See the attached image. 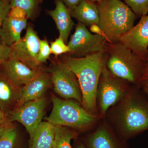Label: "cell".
<instances>
[{"mask_svg":"<svg viewBox=\"0 0 148 148\" xmlns=\"http://www.w3.org/2000/svg\"><path fill=\"white\" fill-rule=\"evenodd\" d=\"M11 122L8 118V115L0 107V124Z\"/></svg>","mask_w":148,"mask_h":148,"instance_id":"cell-33","label":"cell"},{"mask_svg":"<svg viewBox=\"0 0 148 148\" xmlns=\"http://www.w3.org/2000/svg\"><path fill=\"white\" fill-rule=\"evenodd\" d=\"M52 85L50 73L40 68L38 69L34 78L22 86L20 99L14 109L28 101L42 97Z\"/></svg>","mask_w":148,"mask_h":148,"instance_id":"cell-13","label":"cell"},{"mask_svg":"<svg viewBox=\"0 0 148 148\" xmlns=\"http://www.w3.org/2000/svg\"><path fill=\"white\" fill-rule=\"evenodd\" d=\"M46 103V99L44 95L28 101L11 111L8 114L9 119L12 122L17 121L23 125L31 140L37 127L42 122Z\"/></svg>","mask_w":148,"mask_h":148,"instance_id":"cell-9","label":"cell"},{"mask_svg":"<svg viewBox=\"0 0 148 148\" xmlns=\"http://www.w3.org/2000/svg\"><path fill=\"white\" fill-rule=\"evenodd\" d=\"M55 135V127L53 125L48 133L42 148H53Z\"/></svg>","mask_w":148,"mask_h":148,"instance_id":"cell-28","label":"cell"},{"mask_svg":"<svg viewBox=\"0 0 148 148\" xmlns=\"http://www.w3.org/2000/svg\"><path fill=\"white\" fill-rule=\"evenodd\" d=\"M107 42L104 37L92 34L84 24L78 22L75 32L67 43L69 56L82 58L87 56L105 51Z\"/></svg>","mask_w":148,"mask_h":148,"instance_id":"cell-7","label":"cell"},{"mask_svg":"<svg viewBox=\"0 0 148 148\" xmlns=\"http://www.w3.org/2000/svg\"><path fill=\"white\" fill-rule=\"evenodd\" d=\"M1 72L13 84L22 87L32 80L37 70L29 68L21 61L9 59L0 65Z\"/></svg>","mask_w":148,"mask_h":148,"instance_id":"cell-14","label":"cell"},{"mask_svg":"<svg viewBox=\"0 0 148 148\" xmlns=\"http://www.w3.org/2000/svg\"><path fill=\"white\" fill-rule=\"evenodd\" d=\"M70 9L77 5L82 0H61Z\"/></svg>","mask_w":148,"mask_h":148,"instance_id":"cell-32","label":"cell"},{"mask_svg":"<svg viewBox=\"0 0 148 148\" xmlns=\"http://www.w3.org/2000/svg\"><path fill=\"white\" fill-rule=\"evenodd\" d=\"M8 16L17 19H28L26 11L23 9L17 7L11 8Z\"/></svg>","mask_w":148,"mask_h":148,"instance_id":"cell-27","label":"cell"},{"mask_svg":"<svg viewBox=\"0 0 148 148\" xmlns=\"http://www.w3.org/2000/svg\"><path fill=\"white\" fill-rule=\"evenodd\" d=\"M55 135L52 148H73L71 142L76 138L77 131L64 126H54Z\"/></svg>","mask_w":148,"mask_h":148,"instance_id":"cell-19","label":"cell"},{"mask_svg":"<svg viewBox=\"0 0 148 148\" xmlns=\"http://www.w3.org/2000/svg\"><path fill=\"white\" fill-rule=\"evenodd\" d=\"M147 79H148V63H147L143 73V81Z\"/></svg>","mask_w":148,"mask_h":148,"instance_id":"cell-35","label":"cell"},{"mask_svg":"<svg viewBox=\"0 0 148 148\" xmlns=\"http://www.w3.org/2000/svg\"><path fill=\"white\" fill-rule=\"evenodd\" d=\"M96 4L99 14L97 24L106 34L108 42H119L121 37L134 26L138 17L121 0H103Z\"/></svg>","mask_w":148,"mask_h":148,"instance_id":"cell-3","label":"cell"},{"mask_svg":"<svg viewBox=\"0 0 148 148\" xmlns=\"http://www.w3.org/2000/svg\"><path fill=\"white\" fill-rule=\"evenodd\" d=\"M147 63H148V61Z\"/></svg>","mask_w":148,"mask_h":148,"instance_id":"cell-39","label":"cell"},{"mask_svg":"<svg viewBox=\"0 0 148 148\" xmlns=\"http://www.w3.org/2000/svg\"><path fill=\"white\" fill-rule=\"evenodd\" d=\"M137 25L121 37L119 42L144 62L148 61V15L141 16Z\"/></svg>","mask_w":148,"mask_h":148,"instance_id":"cell-11","label":"cell"},{"mask_svg":"<svg viewBox=\"0 0 148 148\" xmlns=\"http://www.w3.org/2000/svg\"><path fill=\"white\" fill-rule=\"evenodd\" d=\"M138 17L147 15L148 13V0H123Z\"/></svg>","mask_w":148,"mask_h":148,"instance_id":"cell-23","label":"cell"},{"mask_svg":"<svg viewBox=\"0 0 148 148\" xmlns=\"http://www.w3.org/2000/svg\"><path fill=\"white\" fill-rule=\"evenodd\" d=\"M53 90L65 99L75 100L82 104V95L76 76L64 61H57L50 72Z\"/></svg>","mask_w":148,"mask_h":148,"instance_id":"cell-8","label":"cell"},{"mask_svg":"<svg viewBox=\"0 0 148 148\" xmlns=\"http://www.w3.org/2000/svg\"><path fill=\"white\" fill-rule=\"evenodd\" d=\"M39 0H11V8H20L26 11L28 18H32L36 12Z\"/></svg>","mask_w":148,"mask_h":148,"instance_id":"cell-21","label":"cell"},{"mask_svg":"<svg viewBox=\"0 0 148 148\" xmlns=\"http://www.w3.org/2000/svg\"><path fill=\"white\" fill-rule=\"evenodd\" d=\"M107 59L108 53L105 50L82 58L67 56L63 61L76 76L79 82L83 107L96 115H98L96 106L97 87L100 76L106 67Z\"/></svg>","mask_w":148,"mask_h":148,"instance_id":"cell-2","label":"cell"},{"mask_svg":"<svg viewBox=\"0 0 148 148\" xmlns=\"http://www.w3.org/2000/svg\"><path fill=\"white\" fill-rule=\"evenodd\" d=\"M89 1L93 3H98L102 1L103 0H89Z\"/></svg>","mask_w":148,"mask_h":148,"instance_id":"cell-37","label":"cell"},{"mask_svg":"<svg viewBox=\"0 0 148 148\" xmlns=\"http://www.w3.org/2000/svg\"><path fill=\"white\" fill-rule=\"evenodd\" d=\"M14 125L12 122H8L6 123L0 124V137L3 134L5 131L14 127Z\"/></svg>","mask_w":148,"mask_h":148,"instance_id":"cell-31","label":"cell"},{"mask_svg":"<svg viewBox=\"0 0 148 148\" xmlns=\"http://www.w3.org/2000/svg\"><path fill=\"white\" fill-rule=\"evenodd\" d=\"M140 88L148 97V79L142 81Z\"/></svg>","mask_w":148,"mask_h":148,"instance_id":"cell-34","label":"cell"},{"mask_svg":"<svg viewBox=\"0 0 148 148\" xmlns=\"http://www.w3.org/2000/svg\"><path fill=\"white\" fill-rule=\"evenodd\" d=\"M89 30L90 32L94 33L95 34H97L104 37L106 39L107 42H108V38L104 32L99 27L97 24H93L89 27Z\"/></svg>","mask_w":148,"mask_h":148,"instance_id":"cell-30","label":"cell"},{"mask_svg":"<svg viewBox=\"0 0 148 148\" xmlns=\"http://www.w3.org/2000/svg\"><path fill=\"white\" fill-rule=\"evenodd\" d=\"M40 40L36 32L28 26L24 36L10 47V59L21 61L34 70L40 69V65L37 59Z\"/></svg>","mask_w":148,"mask_h":148,"instance_id":"cell-10","label":"cell"},{"mask_svg":"<svg viewBox=\"0 0 148 148\" xmlns=\"http://www.w3.org/2000/svg\"><path fill=\"white\" fill-rule=\"evenodd\" d=\"M52 110L47 121L54 126L69 127L77 132L90 129L101 117L88 111L81 103L72 99L52 96Z\"/></svg>","mask_w":148,"mask_h":148,"instance_id":"cell-4","label":"cell"},{"mask_svg":"<svg viewBox=\"0 0 148 148\" xmlns=\"http://www.w3.org/2000/svg\"><path fill=\"white\" fill-rule=\"evenodd\" d=\"M17 139L18 134L14 126L0 137V148H17Z\"/></svg>","mask_w":148,"mask_h":148,"instance_id":"cell-22","label":"cell"},{"mask_svg":"<svg viewBox=\"0 0 148 148\" xmlns=\"http://www.w3.org/2000/svg\"><path fill=\"white\" fill-rule=\"evenodd\" d=\"M11 0H0V30L3 22L9 12L11 8ZM1 43L0 38V44Z\"/></svg>","mask_w":148,"mask_h":148,"instance_id":"cell-26","label":"cell"},{"mask_svg":"<svg viewBox=\"0 0 148 148\" xmlns=\"http://www.w3.org/2000/svg\"><path fill=\"white\" fill-rule=\"evenodd\" d=\"M125 141L120 138L107 120L84 138L87 148H127Z\"/></svg>","mask_w":148,"mask_h":148,"instance_id":"cell-12","label":"cell"},{"mask_svg":"<svg viewBox=\"0 0 148 148\" xmlns=\"http://www.w3.org/2000/svg\"><path fill=\"white\" fill-rule=\"evenodd\" d=\"M107 120L117 135L126 141L148 130V97L132 85L126 95L111 107Z\"/></svg>","mask_w":148,"mask_h":148,"instance_id":"cell-1","label":"cell"},{"mask_svg":"<svg viewBox=\"0 0 148 148\" xmlns=\"http://www.w3.org/2000/svg\"><path fill=\"white\" fill-rule=\"evenodd\" d=\"M132 85L116 76L105 67L99 79L96 92L98 115L101 119L105 117L109 109L126 95Z\"/></svg>","mask_w":148,"mask_h":148,"instance_id":"cell-6","label":"cell"},{"mask_svg":"<svg viewBox=\"0 0 148 148\" xmlns=\"http://www.w3.org/2000/svg\"><path fill=\"white\" fill-rule=\"evenodd\" d=\"M76 148H87L85 145L84 143L82 142H79L77 144Z\"/></svg>","mask_w":148,"mask_h":148,"instance_id":"cell-36","label":"cell"},{"mask_svg":"<svg viewBox=\"0 0 148 148\" xmlns=\"http://www.w3.org/2000/svg\"><path fill=\"white\" fill-rule=\"evenodd\" d=\"M27 20L17 19L8 16L0 30L1 43L10 47L21 38V33L27 29Z\"/></svg>","mask_w":148,"mask_h":148,"instance_id":"cell-17","label":"cell"},{"mask_svg":"<svg viewBox=\"0 0 148 148\" xmlns=\"http://www.w3.org/2000/svg\"><path fill=\"white\" fill-rule=\"evenodd\" d=\"M51 53L50 46L47 40H40L38 61L40 65L46 63Z\"/></svg>","mask_w":148,"mask_h":148,"instance_id":"cell-25","label":"cell"},{"mask_svg":"<svg viewBox=\"0 0 148 148\" xmlns=\"http://www.w3.org/2000/svg\"><path fill=\"white\" fill-rule=\"evenodd\" d=\"M22 87L13 84L0 71V107L8 115L19 101Z\"/></svg>","mask_w":148,"mask_h":148,"instance_id":"cell-16","label":"cell"},{"mask_svg":"<svg viewBox=\"0 0 148 148\" xmlns=\"http://www.w3.org/2000/svg\"><path fill=\"white\" fill-rule=\"evenodd\" d=\"M55 22L61 37L67 43L69 35L75 26L72 19L71 10L61 0H55V8L48 11Z\"/></svg>","mask_w":148,"mask_h":148,"instance_id":"cell-15","label":"cell"},{"mask_svg":"<svg viewBox=\"0 0 148 148\" xmlns=\"http://www.w3.org/2000/svg\"><path fill=\"white\" fill-rule=\"evenodd\" d=\"M70 10L72 17L86 27L98 24L99 14L96 3L89 0H82L77 5Z\"/></svg>","mask_w":148,"mask_h":148,"instance_id":"cell-18","label":"cell"},{"mask_svg":"<svg viewBox=\"0 0 148 148\" xmlns=\"http://www.w3.org/2000/svg\"><path fill=\"white\" fill-rule=\"evenodd\" d=\"M43 0H39L40 3H42Z\"/></svg>","mask_w":148,"mask_h":148,"instance_id":"cell-38","label":"cell"},{"mask_svg":"<svg viewBox=\"0 0 148 148\" xmlns=\"http://www.w3.org/2000/svg\"><path fill=\"white\" fill-rule=\"evenodd\" d=\"M61 37H58L54 41L51 43V53L58 56L64 53H69L70 49L69 46Z\"/></svg>","mask_w":148,"mask_h":148,"instance_id":"cell-24","label":"cell"},{"mask_svg":"<svg viewBox=\"0 0 148 148\" xmlns=\"http://www.w3.org/2000/svg\"><path fill=\"white\" fill-rule=\"evenodd\" d=\"M53 125L47 121L42 122L30 140V148H42L46 137Z\"/></svg>","mask_w":148,"mask_h":148,"instance_id":"cell-20","label":"cell"},{"mask_svg":"<svg viewBox=\"0 0 148 148\" xmlns=\"http://www.w3.org/2000/svg\"><path fill=\"white\" fill-rule=\"evenodd\" d=\"M10 48L4 45L0 44V65L10 59Z\"/></svg>","mask_w":148,"mask_h":148,"instance_id":"cell-29","label":"cell"},{"mask_svg":"<svg viewBox=\"0 0 148 148\" xmlns=\"http://www.w3.org/2000/svg\"><path fill=\"white\" fill-rule=\"evenodd\" d=\"M106 67L114 75L140 88L147 63L120 42H107Z\"/></svg>","mask_w":148,"mask_h":148,"instance_id":"cell-5","label":"cell"}]
</instances>
